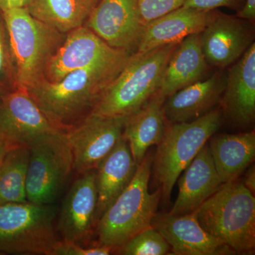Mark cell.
I'll return each instance as SVG.
<instances>
[{
  "instance_id": "obj_1",
  "label": "cell",
  "mask_w": 255,
  "mask_h": 255,
  "mask_svg": "<svg viewBox=\"0 0 255 255\" xmlns=\"http://www.w3.org/2000/svg\"><path fill=\"white\" fill-rule=\"evenodd\" d=\"M128 58L78 69L58 82L43 79L27 91L50 122L66 131L90 113Z\"/></svg>"
},
{
  "instance_id": "obj_2",
  "label": "cell",
  "mask_w": 255,
  "mask_h": 255,
  "mask_svg": "<svg viewBox=\"0 0 255 255\" xmlns=\"http://www.w3.org/2000/svg\"><path fill=\"white\" fill-rule=\"evenodd\" d=\"M179 43L130 55L118 76L104 90L89 114L128 117L158 91L164 69Z\"/></svg>"
},
{
  "instance_id": "obj_3",
  "label": "cell",
  "mask_w": 255,
  "mask_h": 255,
  "mask_svg": "<svg viewBox=\"0 0 255 255\" xmlns=\"http://www.w3.org/2000/svg\"><path fill=\"white\" fill-rule=\"evenodd\" d=\"M18 87L28 90L45 79L48 64L65 40V33L32 16L26 7L1 13Z\"/></svg>"
},
{
  "instance_id": "obj_4",
  "label": "cell",
  "mask_w": 255,
  "mask_h": 255,
  "mask_svg": "<svg viewBox=\"0 0 255 255\" xmlns=\"http://www.w3.org/2000/svg\"><path fill=\"white\" fill-rule=\"evenodd\" d=\"M201 227L236 254L255 248V198L243 181L224 183L196 210Z\"/></svg>"
},
{
  "instance_id": "obj_5",
  "label": "cell",
  "mask_w": 255,
  "mask_h": 255,
  "mask_svg": "<svg viewBox=\"0 0 255 255\" xmlns=\"http://www.w3.org/2000/svg\"><path fill=\"white\" fill-rule=\"evenodd\" d=\"M152 159L146 154L131 182L97 221L100 245L118 249L151 226L161 199L159 187L153 193L148 189Z\"/></svg>"
},
{
  "instance_id": "obj_6",
  "label": "cell",
  "mask_w": 255,
  "mask_h": 255,
  "mask_svg": "<svg viewBox=\"0 0 255 255\" xmlns=\"http://www.w3.org/2000/svg\"><path fill=\"white\" fill-rule=\"evenodd\" d=\"M221 119V111L214 109L191 122L166 126L152 164L164 204H169L178 178L219 130Z\"/></svg>"
},
{
  "instance_id": "obj_7",
  "label": "cell",
  "mask_w": 255,
  "mask_h": 255,
  "mask_svg": "<svg viewBox=\"0 0 255 255\" xmlns=\"http://www.w3.org/2000/svg\"><path fill=\"white\" fill-rule=\"evenodd\" d=\"M56 206L29 201L0 205V253L51 255Z\"/></svg>"
},
{
  "instance_id": "obj_8",
  "label": "cell",
  "mask_w": 255,
  "mask_h": 255,
  "mask_svg": "<svg viewBox=\"0 0 255 255\" xmlns=\"http://www.w3.org/2000/svg\"><path fill=\"white\" fill-rule=\"evenodd\" d=\"M27 145V201L36 204H53L74 169L73 152L66 132L46 134Z\"/></svg>"
},
{
  "instance_id": "obj_9",
  "label": "cell",
  "mask_w": 255,
  "mask_h": 255,
  "mask_svg": "<svg viewBox=\"0 0 255 255\" xmlns=\"http://www.w3.org/2000/svg\"><path fill=\"white\" fill-rule=\"evenodd\" d=\"M84 26L115 49L136 53L146 23L137 0H100Z\"/></svg>"
},
{
  "instance_id": "obj_10",
  "label": "cell",
  "mask_w": 255,
  "mask_h": 255,
  "mask_svg": "<svg viewBox=\"0 0 255 255\" xmlns=\"http://www.w3.org/2000/svg\"><path fill=\"white\" fill-rule=\"evenodd\" d=\"M128 117H104L88 114L65 131L79 174L98 167L123 135Z\"/></svg>"
},
{
  "instance_id": "obj_11",
  "label": "cell",
  "mask_w": 255,
  "mask_h": 255,
  "mask_svg": "<svg viewBox=\"0 0 255 255\" xmlns=\"http://www.w3.org/2000/svg\"><path fill=\"white\" fill-rule=\"evenodd\" d=\"M130 55L112 48L83 25L66 33L63 43L48 64L45 79L58 82L78 69L128 59Z\"/></svg>"
},
{
  "instance_id": "obj_12",
  "label": "cell",
  "mask_w": 255,
  "mask_h": 255,
  "mask_svg": "<svg viewBox=\"0 0 255 255\" xmlns=\"http://www.w3.org/2000/svg\"><path fill=\"white\" fill-rule=\"evenodd\" d=\"M253 23L216 11L201 33V46L209 65L220 68L232 65L255 43Z\"/></svg>"
},
{
  "instance_id": "obj_13",
  "label": "cell",
  "mask_w": 255,
  "mask_h": 255,
  "mask_svg": "<svg viewBox=\"0 0 255 255\" xmlns=\"http://www.w3.org/2000/svg\"><path fill=\"white\" fill-rule=\"evenodd\" d=\"M65 131L50 122L27 90L17 88L0 95V136L17 144Z\"/></svg>"
},
{
  "instance_id": "obj_14",
  "label": "cell",
  "mask_w": 255,
  "mask_h": 255,
  "mask_svg": "<svg viewBox=\"0 0 255 255\" xmlns=\"http://www.w3.org/2000/svg\"><path fill=\"white\" fill-rule=\"evenodd\" d=\"M152 226L168 243L176 255H234L235 252L219 238L206 232L196 216L191 214L175 216L156 214Z\"/></svg>"
},
{
  "instance_id": "obj_15",
  "label": "cell",
  "mask_w": 255,
  "mask_h": 255,
  "mask_svg": "<svg viewBox=\"0 0 255 255\" xmlns=\"http://www.w3.org/2000/svg\"><path fill=\"white\" fill-rule=\"evenodd\" d=\"M95 170L80 174L63 201L58 221L63 241L81 245L91 236L97 205Z\"/></svg>"
},
{
  "instance_id": "obj_16",
  "label": "cell",
  "mask_w": 255,
  "mask_h": 255,
  "mask_svg": "<svg viewBox=\"0 0 255 255\" xmlns=\"http://www.w3.org/2000/svg\"><path fill=\"white\" fill-rule=\"evenodd\" d=\"M184 173L178 178L179 193L169 214H191L222 185L207 143L199 151Z\"/></svg>"
},
{
  "instance_id": "obj_17",
  "label": "cell",
  "mask_w": 255,
  "mask_h": 255,
  "mask_svg": "<svg viewBox=\"0 0 255 255\" xmlns=\"http://www.w3.org/2000/svg\"><path fill=\"white\" fill-rule=\"evenodd\" d=\"M221 102L223 110L235 123L246 127L254 122L255 43L228 70Z\"/></svg>"
},
{
  "instance_id": "obj_18",
  "label": "cell",
  "mask_w": 255,
  "mask_h": 255,
  "mask_svg": "<svg viewBox=\"0 0 255 255\" xmlns=\"http://www.w3.org/2000/svg\"><path fill=\"white\" fill-rule=\"evenodd\" d=\"M226 75L216 72L205 80L184 87L164 101L163 112L169 124L190 122L199 118L221 103Z\"/></svg>"
},
{
  "instance_id": "obj_19",
  "label": "cell",
  "mask_w": 255,
  "mask_h": 255,
  "mask_svg": "<svg viewBox=\"0 0 255 255\" xmlns=\"http://www.w3.org/2000/svg\"><path fill=\"white\" fill-rule=\"evenodd\" d=\"M215 10L202 11L182 6L146 24L137 53L179 43L190 35L201 33L214 16Z\"/></svg>"
},
{
  "instance_id": "obj_20",
  "label": "cell",
  "mask_w": 255,
  "mask_h": 255,
  "mask_svg": "<svg viewBox=\"0 0 255 255\" xmlns=\"http://www.w3.org/2000/svg\"><path fill=\"white\" fill-rule=\"evenodd\" d=\"M137 165L127 140L122 135L115 147L96 169V222L131 182Z\"/></svg>"
},
{
  "instance_id": "obj_21",
  "label": "cell",
  "mask_w": 255,
  "mask_h": 255,
  "mask_svg": "<svg viewBox=\"0 0 255 255\" xmlns=\"http://www.w3.org/2000/svg\"><path fill=\"white\" fill-rule=\"evenodd\" d=\"M201 46V33L183 39L164 69L157 93L164 99L184 87L201 81L209 71Z\"/></svg>"
},
{
  "instance_id": "obj_22",
  "label": "cell",
  "mask_w": 255,
  "mask_h": 255,
  "mask_svg": "<svg viewBox=\"0 0 255 255\" xmlns=\"http://www.w3.org/2000/svg\"><path fill=\"white\" fill-rule=\"evenodd\" d=\"M166 99L156 92L146 105L128 117L123 136L137 164L141 162L149 147L158 145L165 131L163 104Z\"/></svg>"
},
{
  "instance_id": "obj_23",
  "label": "cell",
  "mask_w": 255,
  "mask_h": 255,
  "mask_svg": "<svg viewBox=\"0 0 255 255\" xmlns=\"http://www.w3.org/2000/svg\"><path fill=\"white\" fill-rule=\"evenodd\" d=\"M209 140L211 157L223 184L237 180L254 162L255 131L222 134Z\"/></svg>"
},
{
  "instance_id": "obj_24",
  "label": "cell",
  "mask_w": 255,
  "mask_h": 255,
  "mask_svg": "<svg viewBox=\"0 0 255 255\" xmlns=\"http://www.w3.org/2000/svg\"><path fill=\"white\" fill-rule=\"evenodd\" d=\"M96 5L92 0H31L26 8L36 19L66 34L83 26Z\"/></svg>"
},
{
  "instance_id": "obj_25",
  "label": "cell",
  "mask_w": 255,
  "mask_h": 255,
  "mask_svg": "<svg viewBox=\"0 0 255 255\" xmlns=\"http://www.w3.org/2000/svg\"><path fill=\"white\" fill-rule=\"evenodd\" d=\"M29 150L26 144L11 147L0 165V205L22 203L26 198Z\"/></svg>"
},
{
  "instance_id": "obj_26",
  "label": "cell",
  "mask_w": 255,
  "mask_h": 255,
  "mask_svg": "<svg viewBox=\"0 0 255 255\" xmlns=\"http://www.w3.org/2000/svg\"><path fill=\"white\" fill-rule=\"evenodd\" d=\"M170 246L152 226L146 228L118 248L119 255H169Z\"/></svg>"
},
{
  "instance_id": "obj_27",
  "label": "cell",
  "mask_w": 255,
  "mask_h": 255,
  "mask_svg": "<svg viewBox=\"0 0 255 255\" xmlns=\"http://www.w3.org/2000/svg\"><path fill=\"white\" fill-rule=\"evenodd\" d=\"M17 87L6 28L0 13V95Z\"/></svg>"
},
{
  "instance_id": "obj_28",
  "label": "cell",
  "mask_w": 255,
  "mask_h": 255,
  "mask_svg": "<svg viewBox=\"0 0 255 255\" xmlns=\"http://www.w3.org/2000/svg\"><path fill=\"white\" fill-rule=\"evenodd\" d=\"M144 22L147 23L181 7L185 0H137Z\"/></svg>"
},
{
  "instance_id": "obj_29",
  "label": "cell",
  "mask_w": 255,
  "mask_h": 255,
  "mask_svg": "<svg viewBox=\"0 0 255 255\" xmlns=\"http://www.w3.org/2000/svg\"><path fill=\"white\" fill-rule=\"evenodd\" d=\"M114 250V248L104 245L93 248H84L78 243L63 240L57 242L51 255H108Z\"/></svg>"
},
{
  "instance_id": "obj_30",
  "label": "cell",
  "mask_w": 255,
  "mask_h": 255,
  "mask_svg": "<svg viewBox=\"0 0 255 255\" xmlns=\"http://www.w3.org/2000/svg\"><path fill=\"white\" fill-rule=\"evenodd\" d=\"M243 0H185L183 6L202 11H214L220 7L236 9Z\"/></svg>"
},
{
  "instance_id": "obj_31",
  "label": "cell",
  "mask_w": 255,
  "mask_h": 255,
  "mask_svg": "<svg viewBox=\"0 0 255 255\" xmlns=\"http://www.w3.org/2000/svg\"><path fill=\"white\" fill-rule=\"evenodd\" d=\"M236 16L253 23L255 19V0H246L243 8Z\"/></svg>"
},
{
  "instance_id": "obj_32",
  "label": "cell",
  "mask_w": 255,
  "mask_h": 255,
  "mask_svg": "<svg viewBox=\"0 0 255 255\" xmlns=\"http://www.w3.org/2000/svg\"><path fill=\"white\" fill-rule=\"evenodd\" d=\"M31 0H0V13L13 8L26 7Z\"/></svg>"
},
{
  "instance_id": "obj_33",
  "label": "cell",
  "mask_w": 255,
  "mask_h": 255,
  "mask_svg": "<svg viewBox=\"0 0 255 255\" xmlns=\"http://www.w3.org/2000/svg\"><path fill=\"white\" fill-rule=\"evenodd\" d=\"M243 184L250 191L255 194V165L251 166L247 170Z\"/></svg>"
},
{
  "instance_id": "obj_34",
  "label": "cell",
  "mask_w": 255,
  "mask_h": 255,
  "mask_svg": "<svg viewBox=\"0 0 255 255\" xmlns=\"http://www.w3.org/2000/svg\"><path fill=\"white\" fill-rule=\"evenodd\" d=\"M16 145H17V143H15L4 137L0 136V165L8 151Z\"/></svg>"
},
{
  "instance_id": "obj_35",
  "label": "cell",
  "mask_w": 255,
  "mask_h": 255,
  "mask_svg": "<svg viewBox=\"0 0 255 255\" xmlns=\"http://www.w3.org/2000/svg\"><path fill=\"white\" fill-rule=\"evenodd\" d=\"M92 1H95V3H98L99 2V1H100V0H92Z\"/></svg>"
}]
</instances>
